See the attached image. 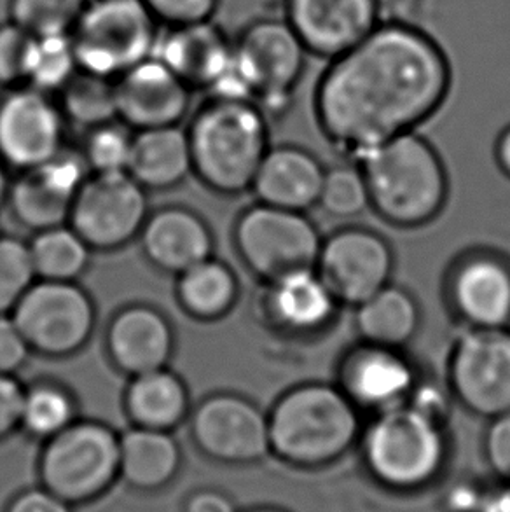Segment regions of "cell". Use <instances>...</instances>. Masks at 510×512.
<instances>
[{"instance_id": "cell-1", "label": "cell", "mask_w": 510, "mask_h": 512, "mask_svg": "<svg viewBox=\"0 0 510 512\" xmlns=\"http://www.w3.org/2000/svg\"><path fill=\"white\" fill-rule=\"evenodd\" d=\"M451 84V62L432 35L406 21H381L329 62L315 90V116L331 146L360 163L416 132L444 105Z\"/></svg>"}, {"instance_id": "cell-2", "label": "cell", "mask_w": 510, "mask_h": 512, "mask_svg": "<svg viewBox=\"0 0 510 512\" xmlns=\"http://www.w3.org/2000/svg\"><path fill=\"white\" fill-rule=\"evenodd\" d=\"M268 423L271 453L299 469L334 464L362 436L359 408L324 381L290 388L269 411Z\"/></svg>"}, {"instance_id": "cell-3", "label": "cell", "mask_w": 510, "mask_h": 512, "mask_svg": "<svg viewBox=\"0 0 510 512\" xmlns=\"http://www.w3.org/2000/svg\"><path fill=\"white\" fill-rule=\"evenodd\" d=\"M369 205L397 228L434 221L448 200V173L434 146L418 133L395 137L359 163Z\"/></svg>"}, {"instance_id": "cell-4", "label": "cell", "mask_w": 510, "mask_h": 512, "mask_svg": "<svg viewBox=\"0 0 510 512\" xmlns=\"http://www.w3.org/2000/svg\"><path fill=\"white\" fill-rule=\"evenodd\" d=\"M187 137L193 172L219 193H243L269 151L268 116L252 100L212 97L194 114Z\"/></svg>"}, {"instance_id": "cell-5", "label": "cell", "mask_w": 510, "mask_h": 512, "mask_svg": "<svg viewBox=\"0 0 510 512\" xmlns=\"http://www.w3.org/2000/svg\"><path fill=\"white\" fill-rule=\"evenodd\" d=\"M360 441L373 478L393 490L428 485L439 476L448 455L441 415L413 399L374 415Z\"/></svg>"}, {"instance_id": "cell-6", "label": "cell", "mask_w": 510, "mask_h": 512, "mask_svg": "<svg viewBox=\"0 0 510 512\" xmlns=\"http://www.w3.org/2000/svg\"><path fill=\"white\" fill-rule=\"evenodd\" d=\"M70 35L79 69L116 79L154 55L158 21L142 0H86Z\"/></svg>"}, {"instance_id": "cell-7", "label": "cell", "mask_w": 510, "mask_h": 512, "mask_svg": "<svg viewBox=\"0 0 510 512\" xmlns=\"http://www.w3.org/2000/svg\"><path fill=\"white\" fill-rule=\"evenodd\" d=\"M41 486L69 502L102 497L119 479V436L100 422H74L46 441L39 462Z\"/></svg>"}, {"instance_id": "cell-8", "label": "cell", "mask_w": 510, "mask_h": 512, "mask_svg": "<svg viewBox=\"0 0 510 512\" xmlns=\"http://www.w3.org/2000/svg\"><path fill=\"white\" fill-rule=\"evenodd\" d=\"M308 56L285 18H257L233 39V70L266 116L289 105Z\"/></svg>"}, {"instance_id": "cell-9", "label": "cell", "mask_w": 510, "mask_h": 512, "mask_svg": "<svg viewBox=\"0 0 510 512\" xmlns=\"http://www.w3.org/2000/svg\"><path fill=\"white\" fill-rule=\"evenodd\" d=\"M235 242L245 266L271 284L315 270L324 240L304 212L259 203L238 219Z\"/></svg>"}, {"instance_id": "cell-10", "label": "cell", "mask_w": 510, "mask_h": 512, "mask_svg": "<svg viewBox=\"0 0 510 512\" xmlns=\"http://www.w3.org/2000/svg\"><path fill=\"white\" fill-rule=\"evenodd\" d=\"M30 350L67 357L81 350L95 329V306L74 282L41 280L28 289L13 313Z\"/></svg>"}, {"instance_id": "cell-11", "label": "cell", "mask_w": 510, "mask_h": 512, "mask_svg": "<svg viewBox=\"0 0 510 512\" xmlns=\"http://www.w3.org/2000/svg\"><path fill=\"white\" fill-rule=\"evenodd\" d=\"M448 378L472 415L491 420L510 411V327H469L451 352Z\"/></svg>"}, {"instance_id": "cell-12", "label": "cell", "mask_w": 510, "mask_h": 512, "mask_svg": "<svg viewBox=\"0 0 510 512\" xmlns=\"http://www.w3.org/2000/svg\"><path fill=\"white\" fill-rule=\"evenodd\" d=\"M145 187L128 172L97 173L83 182L70 224L91 249L112 250L131 242L144 229Z\"/></svg>"}, {"instance_id": "cell-13", "label": "cell", "mask_w": 510, "mask_h": 512, "mask_svg": "<svg viewBox=\"0 0 510 512\" xmlns=\"http://www.w3.org/2000/svg\"><path fill=\"white\" fill-rule=\"evenodd\" d=\"M65 114L49 93L21 84L0 98V160L18 168L39 167L63 153Z\"/></svg>"}, {"instance_id": "cell-14", "label": "cell", "mask_w": 510, "mask_h": 512, "mask_svg": "<svg viewBox=\"0 0 510 512\" xmlns=\"http://www.w3.org/2000/svg\"><path fill=\"white\" fill-rule=\"evenodd\" d=\"M317 270L338 303L357 308L390 284V243L367 228H345L322 242Z\"/></svg>"}, {"instance_id": "cell-15", "label": "cell", "mask_w": 510, "mask_h": 512, "mask_svg": "<svg viewBox=\"0 0 510 512\" xmlns=\"http://www.w3.org/2000/svg\"><path fill=\"white\" fill-rule=\"evenodd\" d=\"M191 432L201 453L222 464H254L271 453L268 415L242 395L207 397L194 409Z\"/></svg>"}, {"instance_id": "cell-16", "label": "cell", "mask_w": 510, "mask_h": 512, "mask_svg": "<svg viewBox=\"0 0 510 512\" xmlns=\"http://www.w3.org/2000/svg\"><path fill=\"white\" fill-rule=\"evenodd\" d=\"M283 18L311 56L334 60L373 34L381 0H285Z\"/></svg>"}, {"instance_id": "cell-17", "label": "cell", "mask_w": 510, "mask_h": 512, "mask_svg": "<svg viewBox=\"0 0 510 512\" xmlns=\"http://www.w3.org/2000/svg\"><path fill=\"white\" fill-rule=\"evenodd\" d=\"M338 387L359 411L378 415L411 399L418 373L402 348L362 341L341 362Z\"/></svg>"}, {"instance_id": "cell-18", "label": "cell", "mask_w": 510, "mask_h": 512, "mask_svg": "<svg viewBox=\"0 0 510 512\" xmlns=\"http://www.w3.org/2000/svg\"><path fill=\"white\" fill-rule=\"evenodd\" d=\"M118 118L140 130L175 126L186 116L191 88L156 56L114 79Z\"/></svg>"}, {"instance_id": "cell-19", "label": "cell", "mask_w": 510, "mask_h": 512, "mask_svg": "<svg viewBox=\"0 0 510 512\" xmlns=\"http://www.w3.org/2000/svg\"><path fill=\"white\" fill-rule=\"evenodd\" d=\"M84 180L83 160L60 153L44 165L25 170L9 189L7 200L23 226L34 231L56 228L70 219Z\"/></svg>"}, {"instance_id": "cell-20", "label": "cell", "mask_w": 510, "mask_h": 512, "mask_svg": "<svg viewBox=\"0 0 510 512\" xmlns=\"http://www.w3.org/2000/svg\"><path fill=\"white\" fill-rule=\"evenodd\" d=\"M449 301L469 327H510V263L491 252L460 259L449 275Z\"/></svg>"}, {"instance_id": "cell-21", "label": "cell", "mask_w": 510, "mask_h": 512, "mask_svg": "<svg viewBox=\"0 0 510 512\" xmlns=\"http://www.w3.org/2000/svg\"><path fill=\"white\" fill-rule=\"evenodd\" d=\"M191 88L210 90L233 65V39L214 20L166 27L154 55Z\"/></svg>"}, {"instance_id": "cell-22", "label": "cell", "mask_w": 510, "mask_h": 512, "mask_svg": "<svg viewBox=\"0 0 510 512\" xmlns=\"http://www.w3.org/2000/svg\"><path fill=\"white\" fill-rule=\"evenodd\" d=\"M324 177L322 163L310 151L280 146L264 156L252 189L264 205L306 212L318 205Z\"/></svg>"}, {"instance_id": "cell-23", "label": "cell", "mask_w": 510, "mask_h": 512, "mask_svg": "<svg viewBox=\"0 0 510 512\" xmlns=\"http://www.w3.org/2000/svg\"><path fill=\"white\" fill-rule=\"evenodd\" d=\"M107 346L114 364L125 373L163 369L173 352L172 326L149 306H131L112 320Z\"/></svg>"}, {"instance_id": "cell-24", "label": "cell", "mask_w": 510, "mask_h": 512, "mask_svg": "<svg viewBox=\"0 0 510 512\" xmlns=\"http://www.w3.org/2000/svg\"><path fill=\"white\" fill-rule=\"evenodd\" d=\"M142 243L152 263L179 275L210 259L214 250L207 224L184 208H166L149 217L142 229Z\"/></svg>"}, {"instance_id": "cell-25", "label": "cell", "mask_w": 510, "mask_h": 512, "mask_svg": "<svg viewBox=\"0 0 510 512\" xmlns=\"http://www.w3.org/2000/svg\"><path fill=\"white\" fill-rule=\"evenodd\" d=\"M266 305L278 326L304 336L329 326L339 303L317 270H311L271 282Z\"/></svg>"}, {"instance_id": "cell-26", "label": "cell", "mask_w": 510, "mask_h": 512, "mask_svg": "<svg viewBox=\"0 0 510 512\" xmlns=\"http://www.w3.org/2000/svg\"><path fill=\"white\" fill-rule=\"evenodd\" d=\"M179 443L168 430L133 427L119 436V478L138 492H158L177 478Z\"/></svg>"}, {"instance_id": "cell-27", "label": "cell", "mask_w": 510, "mask_h": 512, "mask_svg": "<svg viewBox=\"0 0 510 512\" xmlns=\"http://www.w3.org/2000/svg\"><path fill=\"white\" fill-rule=\"evenodd\" d=\"M191 172V144L179 126L140 130L133 135L128 173L145 189H170Z\"/></svg>"}, {"instance_id": "cell-28", "label": "cell", "mask_w": 510, "mask_h": 512, "mask_svg": "<svg viewBox=\"0 0 510 512\" xmlns=\"http://www.w3.org/2000/svg\"><path fill=\"white\" fill-rule=\"evenodd\" d=\"M126 409L135 427L170 432L189 413L186 385L166 367L137 374L126 394Z\"/></svg>"}, {"instance_id": "cell-29", "label": "cell", "mask_w": 510, "mask_h": 512, "mask_svg": "<svg viewBox=\"0 0 510 512\" xmlns=\"http://www.w3.org/2000/svg\"><path fill=\"white\" fill-rule=\"evenodd\" d=\"M355 327L366 343L402 348L418 333L420 306L406 289L388 284L357 306Z\"/></svg>"}, {"instance_id": "cell-30", "label": "cell", "mask_w": 510, "mask_h": 512, "mask_svg": "<svg viewBox=\"0 0 510 512\" xmlns=\"http://www.w3.org/2000/svg\"><path fill=\"white\" fill-rule=\"evenodd\" d=\"M180 305L196 319H219L235 306L238 280L229 266L207 259L180 273Z\"/></svg>"}, {"instance_id": "cell-31", "label": "cell", "mask_w": 510, "mask_h": 512, "mask_svg": "<svg viewBox=\"0 0 510 512\" xmlns=\"http://www.w3.org/2000/svg\"><path fill=\"white\" fill-rule=\"evenodd\" d=\"M28 247L35 275L42 280L74 282L90 263V245L65 224L37 231Z\"/></svg>"}, {"instance_id": "cell-32", "label": "cell", "mask_w": 510, "mask_h": 512, "mask_svg": "<svg viewBox=\"0 0 510 512\" xmlns=\"http://www.w3.org/2000/svg\"><path fill=\"white\" fill-rule=\"evenodd\" d=\"M60 107L65 118L79 125H107L118 118L114 79L77 70L76 76L60 91Z\"/></svg>"}, {"instance_id": "cell-33", "label": "cell", "mask_w": 510, "mask_h": 512, "mask_svg": "<svg viewBox=\"0 0 510 512\" xmlns=\"http://www.w3.org/2000/svg\"><path fill=\"white\" fill-rule=\"evenodd\" d=\"M79 70L72 35L34 37L28 58L27 81L44 93H60Z\"/></svg>"}, {"instance_id": "cell-34", "label": "cell", "mask_w": 510, "mask_h": 512, "mask_svg": "<svg viewBox=\"0 0 510 512\" xmlns=\"http://www.w3.org/2000/svg\"><path fill=\"white\" fill-rule=\"evenodd\" d=\"M76 406L63 388L41 383L25 392L21 427L35 439L49 441L76 422Z\"/></svg>"}, {"instance_id": "cell-35", "label": "cell", "mask_w": 510, "mask_h": 512, "mask_svg": "<svg viewBox=\"0 0 510 512\" xmlns=\"http://www.w3.org/2000/svg\"><path fill=\"white\" fill-rule=\"evenodd\" d=\"M86 0H9V20L34 37L67 35L83 14Z\"/></svg>"}, {"instance_id": "cell-36", "label": "cell", "mask_w": 510, "mask_h": 512, "mask_svg": "<svg viewBox=\"0 0 510 512\" xmlns=\"http://www.w3.org/2000/svg\"><path fill=\"white\" fill-rule=\"evenodd\" d=\"M35 277L27 243L0 236V315L13 313L20 299L35 284Z\"/></svg>"}, {"instance_id": "cell-37", "label": "cell", "mask_w": 510, "mask_h": 512, "mask_svg": "<svg viewBox=\"0 0 510 512\" xmlns=\"http://www.w3.org/2000/svg\"><path fill=\"white\" fill-rule=\"evenodd\" d=\"M318 205L338 219L362 214L369 207V193L360 168L336 167L325 170Z\"/></svg>"}, {"instance_id": "cell-38", "label": "cell", "mask_w": 510, "mask_h": 512, "mask_svg": "<svg viewBox=\"0 0 510 512\" xmlns=\"http://www.w3.org/2000/svg\"><path fill=\"white\" fill-rule=\"evenodd\" d=\"M133 137L114 123L93 128L86 160L97 173L128 172Z\"/></svg>"}, {"instance_id": "cell-39", "label": "cell", "mask_w": 510, "mask_h": 512, "mask_svg": "<svg viewBox=\"0 0 510 512\" xmlns=\"http://www.w3.org/2000/svg\"><path fill=\"white\" fill-rule=\"evenodd\" d=\"M32 44L34 35L13 21L0 23V86L14 88L25 84Z\"/></svg>"}, {"instance_id": "cell-40", "label": "cell", "mask_w": 510, "mask_h": 512, "mask_svg": "<svg viewBox=\"0 0 510 512\" xmlns=\"http://www.w3.org/2000/svg\"><path fill=\"white\" fill-rule=\"evenodd\" d=\"M158 23L166 27L214 20L221 0H142Z\"/></svg>"}, {"instance_id": "cell-41", "label": "cell", "mask_w": 510, "mask_h": 512, "mask_svg": "<svg viewBox=\"0 0 510 512\" xmlns=\"http://www.w3.org/2000/svg\"><path fill=\"white\" fill-rule=\"evenodd\" d=\"M484 453L491 471L505 483H510V411L491 418L484 437Z\"/></svg>"}, {"instance_id": "cell-42", "label": "cell", "mask_w": 510, "mask_h": 512, "mask_svg": "<svg viewBox=\"0 0 510 512\" xmlns=\"http://www.w3.org/2000/svg\"><path fill=\"white\" fill-rule=\"evenodd\" d=\"M30 346L13 317L0 315V374H13L28 359Z\"/></svg>"}, {"instance_id": "cell-43", "label": "cell", "mask_w": 510, "mask_h": 512, "mask_svg": "<svg viewBox=\"0 0 510 512\" xmlns=\"http://www.w3.org/2000/svg\"><path fill=\"white\" fill-rule=\"evenodd\" d=\"M25 388L13 374H0V439L13 434L21 425Z\"/></svg>"}, {"instance_id": "cell-44", "label": "cell", "mask_w": 510, "mask_h": 512, "mask_svg": "<svg viewBox=\"0 0 510 512\" xmlns=\"http://www.w3.org/2000/svg\"><path fill=\"white\" fill-rule=\"evenodd\" d=\"M72 507L55 493L39 486L18 493L7 504L6 512H72Z\"/></svg>"}, {"instance_id": "cell-45", "label": "cell", "mask_w": 510, "mask_h": 512, "mask_svg": "<svg viewBox=\"0 0 510 512\" xmlns=\"http://www.w3.org/2000/svg\"><path fill=\"white\" fill-rule=\"evenodd\" d=\"M184 512H238L235 502L219 490H200L189 495Z\"/></svg>"}, {"instance_id": "cell-46", "label": "cell", "mask_w": 510, "mask_h": 512, "mask_svg": "<svg viewBox=\"0 0 510 512\" xmlns=\"http://www.w3.org/2000/svg\"><path fill=\"white\" fill-rule=\"evenodd\" d=\"M495 154H497L498 167L507 177H510V126L500 133Z\"/></svg>"}, {"instance_id": "cell-47", "label": "cell", "mask_w": 510, "mask_h": 512, "mask_svg": "<svg viewBox=\"0 0 510 512\" xmlns=\"http://www.w3.org/2000/svg\"><path fill=\"white\" fill-rule=\"evenodd\" d=\"M9 179H7L6 167L4 161L0 160V207L4 205V201L9 198Z\"/></svg>"}, {"instance_id": "cell-48", "label": "cell", "mask_w": 510, "mask_h": 512, "mask_svg": "<svg viewBox=\"0 0 510 512\" xmlns=\"http://www.w3.org/2000/svg\"><path fill=\"white\" fill-rule=\"evenodd\" d=\"M505 499L498 500L495 507H493V512H510V493L504 495Z\"/></svg>"}, {"instance_id": "cell-49", "label": "cell", "mask_w": 510, "mask_h": 512, "mask_svg": "<svg viewBox=\"0 0 510 512\" xmlns=\"http://www.w3.org/2000/svg\"><path fill=\"white\" fill-rule=\"evenodd\" d=\"M245 512H287L283 511V509H276V507H255V509H250V511Z\"/></svg>"}]
</instances>
